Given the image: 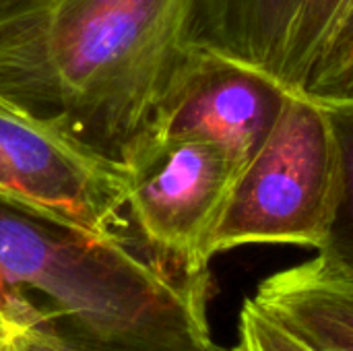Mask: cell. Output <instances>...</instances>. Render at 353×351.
I'll return each instance as SVG.
<instances>
[{
	"label": "cell",
	"mask_w": 353,
	"mask_h": 351,
	"mask_svg": "<svg viewBox=\"0 0 353 351\" xmlns=\"http://www.w3.org/2000/svg\"><path fill=\"white\" fill-rule=\"evenodd\" d=\"M232 351H316L298 333L269 314L254 298H246L240 310L238 343Z\"/></svg>",
	"instance_id": "7c38bea8"
},
{
	"label": "cell",
	"mask_w": 353,
	"mask_h": 351,
	"mask_svg": "<svg viewBox=\"0 0 353 351\" xmlns=\"http://www.w3.org/2000/svg\"><path fill=\"white\" fill-rule=\"evenodd\" d=\"M252 298L316 351H353V281L321 254L269 275Z\"/></svg>",
	"instance_id": "52a82bcc"
},
{
	"label": "cell",
	"mask_w": 353,
	"mask_h": 351,
	"mask_svg": "<svg viewBox=\"0 0 353 351\" xmlns=\"http://www.w3.org/2000/svg\"><path fill=\"white\" fill-rule=\"evenodd\" d=\"M290 93L292 87L259 66L188 46L145 137L213 141L246 170Z\"/></svg>",
	"instance_id": "8992f818"
},
{
	"label": "cell",
	"mask_w": 353,
	"mask_h": 351,
	"mask_svg": "<svg viewBox=\"0 0 353 351\" xmlns=\"http://www.w3.org/2000/svg\"><path fill=\"white\" fill-rule=\"evenodd\" d=\"M122 166L126 217L137 240L180 273H209L213 240L242 163L213 141L145 137Z\"/></svg>",
	"instance_id": "277c9868"
},
{
	"label": "cell",
	"mask_w": 353,
	"mask_h": 351,
	"mask_svg": "<svg viewBox=\"0 0 353 351\" xmlns=\"http://www.w3.org/2000/svg\"><path fill=\"white\" fill-rule=\"evenodd\" d=\"M325 106L341 153V192L329 240L319 254L353 281V91L316 95Z\"/></svg>",
	"instance_id": "9c48e42d"
},
{
	"label": "cell",
	"mask_w": 353,
	"mask_h": 351,
	"mask_svg": "<svg viewBox=\"0 0 353 351\" xmlns=\"http://www.w3.org/2000/svg\"><path fill=\"white\" fill-rule=\"evenodd\" d=\"M306 91L314 95H341L353 91V2L310 74Z\"/></svg>",
	"instance_id": "8fae6325"
},
{
	"label": "cell",
	"mask_w": 353,
	"mask_h": 351,
	"mask_svg": "<svg viewBox=\"0 0 353 351\" xmlns=\"http://www.w3.org/2000/svg\"><path fill=\"white\" fill-rule=\"evenodd\" d=\"M211 351H230V350H225V348H219V345H215V348H213Z\"/></svg>",
	"instance_id": "2e32d148"
},
{
	"label": "cell",
	"mask_w": 353,
	"mask_h": 351,
	"mask_svg": "<svg viewBox=\"0 0 353 351\" xmlns=\"http://www.w3.org/2000/svg\"><path fill=\"white\" fill-rule=\"evenodd\" d=\"M126 168L0 97V197L97 236L130 234Z\"/></svg>",
	"instance_id": "5b68a950"
},
{
	"label": "cell",
	"mask_w": 353,
	"mask_h": 351,
	"mask_svg": "<svg viewBox=\"0 0 353 351\" xmlns=\"http://www.w3.org/2000/svg\"><path fill=\"white\" fill-rule=\"evenodd\" d=\"M300 6L302 0H190L186 43L259 66L279 79Z\"/></svg>",
	"instance_id": "ba28073f"
},
{
	"label": "cell",
	"mask_w": 353,
	"mask_h": 351,
	"mask_svg": "<svg viewBox=\"0 0 353 351\" xmlns=\"http://www.w3.org/2000/svg\"><path fill=\"white\" fill-rule=\"evenodd\" d=\"M353 0H302L290 33L279 79L292 89H306L327 43L341 25Z\"/></svg>",
	"instance_id": "30bf717a"
},
{
	"label": "cell",
	"mask_w": 353,
	"mask_h": 351,
	"mask_svg": "<svg viewBox=\"0 0 353 351\" xmlns=\"http://www.w3.org/2000/svg\"><path fill=\"white\" fill-rule=\"evenodd\" d=\"M31 2H35V0H0V17L10 14V12H14V10H19V8H23V6H27V4H31Z\"/></svg>",
	"instance_id": "9a60e30c"
},
{
	"label": "cell",
	"mask_w": 353,
	"mask_h": 351,
	"mask_svg": "<svg viewBox=\"0 0 353 351\" xmlns=\"http://www.w3.org/2000/svg\"><path fill=\"white\" fill-rule=\"evenodd\" d=\"M211 275L157 261L0 197V308L66 351H211Z\"/></svg>",
	"instance_id": "7a4b0ae2"
},
{
	"label": "cell",
	"mask_w": 353,
	"mask_h": 351,
	"mask_svg": "<svg viewBox=\"0 0 353 351\" xmlns=\"http://www.w3.org/2000/svg\"><path fill=\"white\" fill-rule=\"evenodd\" d=\"M29 331L31 325H27L17 314L0 308V351H23V343Z\"/></svg>",
	"instance_id": "4fadbf2b"
},
{
	"label": "cell",
	"mask_w": 353,
	"mask_h": 351,
	"mask_svg": "<svg viewBox=\"0 0 353 351\" xmlns=\"http://www.w3.org/2000/svg\"><path fill=\"white\" fill-rule=\"evenodd\" d=\"M341 153L321 99L292 89L290 99L242 172L213 240V252L246 244L323 250L339 205Z\"/></svg>",
	"instance_id": "3957f363"
},
{
	"label": "cell",
	"mask_w": 353,
	"mask_h": 351,
	"mask_svg": "<svg viewBox=\"0 0 353 351\" xmlns=\"http://www.w3.org/2000/svg\"><path fill=\"white\" fill-rule=\"evenodd\" d=\"M190 0H35L0 17V97L124 163L184 58Z\"/></svg>",
	"instance_id": "6da1fadb"
},
{
	"label": "cell",
	"mask_w": 353,
	"mask_h": 351,
	"mask_svg": "<svg viewBox=\"0 0 353 351\" xmlns=\"http://www.w3.org/2000/svg\"><path fill=\"white\" fill-rule=\"evenodd\" d=\"M23 351H66L62 345H58L50 335H46L43 331L31 327L29 335L25 337Z\"/></svg>",
	"instance_id": "5bb4252c"
}]
</instances>
